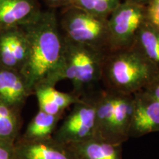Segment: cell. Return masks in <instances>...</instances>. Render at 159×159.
<instances>
[{"label":"cell","mask_w":159,"mask_h":159,"mask_svg":"<svg viewBox=\"0 0 159 159\" xmlns=\"http://www.w3.org/2000/svg\"><path fill=\"white\" fill-rule=\"evenodd\" d=\"M159 69V29L147 20L137 33L134 44Z\"/></svg>","instance_id":"2e32d148"},{"label":"cell","mask_w":159,"mask_h":159,"mask_svg":"<svg viewBox=\"0 0 159 159\" xmlns=\"http://www.w3.org/2000/svg\"><path fill=\"white\" fill-rule=\"evenodd\" d=\"M67 146L75 159H122V144H114L97 137Z\"/></svg>","instance_id":"4fadbf2b"},{"label":"cell","mask_w":159,"mask_h":159,"mask_svg":"<svg viewBox=\"0 0 159 159\" xmlns=\"http://www.w3.org/2000/svg\"><path fill=\"white\" fill-rule=\"evenodd\" d=\"M72 106L70 113L53 134V138L66 145L84 142L95 136L96 114L92 99L80 98Z\"/></svg>","instance_id":"52a82bcc"},{"label":"cell","mask_w":159,"mask_h":159,"mask_svg":"<svg viewBox=\"0 0 159 159\" xmlns=\"http://www.w3.org/2000/svg\"><path fill=\"white\" fill-rule=\"evenodd\" d=\"M19 112L0 100V139L17 140L21 127Z\"/></svg>","instance_id":"e0dca14e"},{"label":"cell","mask_w":159,"mask_h":159,"mask_svg":"<svg viewBox=\"0 0 159 159\" xmlns=\"http://www.w3.org/2000/svg\"><path fill=\"white\" fill-rule=\"evenodd\" d=\"M33 94L37 98L39 110L52 115H63L66 109L80 99L73 93L59 91L50 85L39 87Z\"/></svg>","instance_id":"5bb4252c"},{"label":"cell","mask_w":159,"mask_h":159,"mask_svg":"<svg viewBox=\"0 0 159 159\" xmlns=\"http://www.w3.org/2000/svg\"><path fill=\"white\" fill-rule=\"evenodd\" d=\"M15 142L0 139V159H16Z\"/></svg>","instance_id":"ffe728a7"},{"label":"cell","mask_w":159,"mask_h":159,"mask_svg":"<svg viewBox=\"0 0 159 159\" xmlns=\"http://www.w3.org/2000/svg\"><path fill=\"white\" fill-rule=\"evenodd\" d=\"M158 75V67L133 45L105 55L102 84L108 90L134 94L144 89Z\"/></svg>","instance_id":"7a4b0ae2"},{"label":"cell","mask_w":159,"mask_h":159,"mask_svg":"<svg viewBox=\"0 0 159 159\" xmlns=\"http://www.w3.org/2000/svg\"><path fill=\"white\" fill-rule=\"evenodd\" d=\"M95 106V136L107 142L122 144L129 137L134 95L116 92L102 86L91 95Z\"/></svg>","instance_id":"3957f363"},{"label":"cell","mask_w":159,"mask_h":159,"mask_svg":"<svg viewBox=\"0 0 159 159\" xmlns=\"http://www.w3.org/2000/svg\"><path fill=\"white\" fill-rule=\"evenodd\" d=\"M124 1L130 2L138 4V5L146 6L147 5H148V3L149 2V1H150V0H124Z\"/></svg>","instance_id":"603a6c76"},{"label":"cell","mask_w":159,"mask_h":159,"mask_svg":"<svg viewBox=\"0 0 159 159\" xmlns=\"http://www.w3.org/2000/svg\"><path fill=\"white\" fill-rule=\"evenodd\" d=\"M111 50L134 44L137 33L147 21L146 6L124 1L108 17Z\"/></svg>","instance_id":"8992f818"},{"label":"cell","mask_w":159,"mask_h":159,"mask_svg":"<svg viewBox=\"0 0 159 159\" xmlns=\"http://www.w3.org/2000/svg\"><path fill=\"white\" fill-rule=\"evenodd\" d=\"M30 52L22 75L31 95L41 86H55L63 80L65 41L60 30L56 10H42L35 19L23 26Z\"/></svg>","instance_id":"6da1fadb"},{"label":"cell","mask_w":159,"mask_h":159,"mask_svg":"<svg viewBox=\"0 0 159 159\" xmlns=\"http://www.w3.org/2000/svg\"><path fill=\"white\" fill-rule=\"evenodd\" d=\"M30 44L22 27L0 32V66L21 72L29 56Z\"/></svg>","instance_id":"ba28073f"},{"label":"cell","mask_w":159,"mask_h":159,"mask_svg":"<svg viewBox=\"0 0 159 159\" xmlns=\"http://www.w3.org/2000/svg\"><path fill=\"white\" fill-rule=\"evenodd\" d=\"M41 11L40 0H0V32L28 25Z\"/></svg>","instance_id":"8fae6325"},{"label":"cell","mask_w":159,"mask_h":159,"mask_svg":"<svg viewBox=\"0 0 159 159\" xmlns=\"http://www.w3.org/2000/svg\"><path fill=\"white\" fill-rule=\"evenodd\" d=\"M121 2L122 0H74L72 5L91 14L108 19Z\"/></svg>","instance_id":"ac0fdd59"},{"label":"cell","mask_w":159,"mask_h":159,"mask_svg":"<svg viewBox=\"0 0 159 159\" xmlns=\"http://www.w3.org/2000/svg\"><path fill=\"white\" fill-rule=\"evenodd\" d=\"M65 41L63 80L71 81L79 98L90 97L102 88V76L107 53L89 46Z\"/></svg>","instance_id":"277c9868"},{"label":"cell","mask_w":159,"mask_h":159,"mask_svg":"<svg viewBox=\"0 0 159 159\" xmlns=\"http://www.w3.org/2000/svg\"><path fill=\"white\" fill-rule=\"evenodd\" d=\"M62 116L49 114L39 110L20 138L26 140H39L52 137Z\"/></svg>","instance_id":"9a60e30c"},{"label":"cell","mask_w":159,"mask_h":159,"mask_svg":"<svg viewBox=\"0 0 159 159\" xmlns=\"http://www.w3.org/2000/svg\"><path fill=\"white\" fill-rule=\"evenodd\" d=\"M15 153L16 159H75L70 148L53 136L39 140L18 139Z\"/></svg>","instance_id":"30bf717a"},{"label":"cell","mask_w":159,"mask_h":159,"mask_svg":"<svg viewBox=\"0 0 159 159\" xmlns=\"http://www.w3.org/2000/svg\"><path fill=\"white\" fill-rule=\"evenodd\" d=\"M57 20L61 33L67 41L89 46L105 53L112 49L105 18L71 5L61 9Z\"/></svg>","instance_id":"5b68a950"},{"label":"cell","mask_w":159,"mask_h":159,"mask_svg":"<svg viewBox=\"0 0 159 159\" xmlns=\"http://www.w3.org/2000/svg\"><path fill=\"white\" fill-rule=\"evenodd\" d=\"M147 20L159 29V0H150L146 5Z\"/></svg>","instance_id":"d6986e66"},{"label":"cell","mask_w":159,"mask_h":159,"mask_svg":"<svg viewBox=\"0 0 159 159\" xmlns=\"http://www.w3.org/2000/svg\"><path fill=\"white\" fill-rule=\"evenodd\" d=\"M129 137H141L159 131V102L141 90L134 94Z\"/></svg>","instance_id":"9c48e42d"},{"label":"cell","mask_w":159,"mask_h":159,"mask_svg":"<svg viewBox=\"0 0 159 159\" xmlns=\"http://www.w3.org/2000/svg\"><path fill=\"white\" fill-rule=\"evenodd\" d=\"M30 95L21 72L0 66V100L2 102L20 111Z\"/></svg>","instance_id":"7c38bea8"},{"label":"cell","mask_w":159,"mask_h":159,"mask_svg":"<svg viewBox=\"0 0 159 159\" xmlns=\"http://www.w3.org/2000/svg\"><path fill=\"white\" fill-rule=\"evenodd\" d=\"M142 90L159 102V75Z\"/></svg>","instance_id":"7402d4cb"},{"label":"cell","mask_w":159,"mask_h":159,"mask_svg":"<svg viewBox=\"0 0 159 159\" xmlns=\"http://www.w3.org/2000/svg\"><path fill=\"white\" fill-rule=\"evenodd\" d=\"M47 7V9H62L73 5L74 0H40Z\"/></svg>","instance_id":"44dd1931"}]
</instances>
